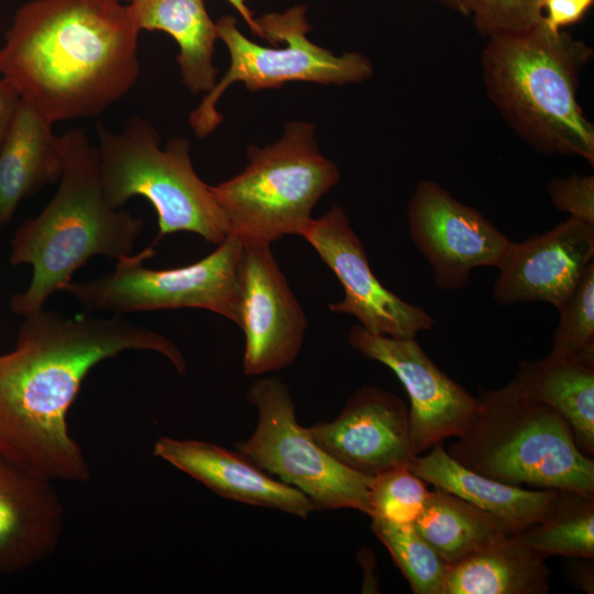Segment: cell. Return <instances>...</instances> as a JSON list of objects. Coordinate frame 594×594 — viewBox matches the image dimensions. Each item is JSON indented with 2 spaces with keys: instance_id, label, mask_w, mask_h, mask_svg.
<instances>
[{
  "instance_id": "obj_1",
  "label": "cell",
  "mask_w": 594,
  "mask_h": 594,
  "mask_svg": "<svg viewBox=\"0 0 594 594\" xmlns=\"http://www.w3.org/2000/svg\"><path fill=\"white\" fill-rule=\"evenodd\" d=\"M130 350L160 353L179 374L186 371L168 338L120 315L68 317L42 308L25 316L14 349L0 354V454L50 481L89 479L67 414L88 373Z\"/></svg>"
},
{
  "instance_id": "obj_2",
  "label": "cell",
  "mask_w": 594,
  "mask_h": 594,
  "mask_svg": "<svg viewBox=\"0 0 594 594\" xmlns=\"http://www.w3.org/2000/svg\"><path fill=\"white\" fill-rule=\"evenodd\" d=\"M139 33L119 0H32L6 32L0 75L52 124L96 117L136 85Z\"/></svg>"
},
{
  "instance_id": "obj_3",
  "label": "cell",
  "mask_w": 594,
  "mask_h": 594,
  "mask_svg": "<svg viewBox=\"0 0 594 594\" xmlns=\"http://www.w3.org/2000/svg\"><path fill=\"white\" fill-rule=\"evenodd\" d=\"M61 139L64 166L58 188L11 241V264L32 266L30 284L10 300L11 310L22 317L42 309L92 256L119 260L133 254L144 227L141 218L106 200L98 151L86 132L74 129Z\"/></svg>"
},
{
  "instance_id": "obj_4",
  "label": "cell",
  "mask_w": 594,
  "mask_h": 594,
  "mask_svg": "<svg viewBox=\"0 0 594 594\" xmlns=\"http://www.w3.org/2000/svg\"><path fill=\"white\" fill-rule=\"evenodd\" d=\"M593 57L585 43L535 25L488 37L482 76L488 98L508 125L536 151L594 164V125L576 98Z\"/></svg>"
},
{
  "instance_id": "obj_5",
  "label": "cell",
  "mask_w": 594,
  "mask_h": 594,
  "mask_svg": "<svg viewBox=\"0 0 594 594\" xmlns=\"http://www.w3.org/2000/svg\"><path fill=\"white\" fill-rule=\"evenodd\" d=\"M476 413L447 453L464 468L514 486L594 492V461L566 421L514 380L480 391Z\"/></svg>"
},
{
  "instance_id": "obj_6",
  "label": "cell",
  "mask_w": 594,
  "mask_h": 594,
  "mask_svg": "<svg viewBox=\"0 0 594 594\" xmlns=\"http://www.w3.org/2000/svg\"><path fill=\"white\" fill-rule=\"evenodd\" d=\"M96 131L102 191L111 207L142 196L157 213L158 239L186 231L217 245L226 240L228 221L211 186L194 169L188 139L173 138L162 150L156 129L139 116L119 132L102 124Z\"/></svg>"
},
{
  "instance_id": "obj_7",
  "label": "cell",
  "mask_w": 594,
  "mask_h": 594,
  "mask_svg": "<svg viewBox=\"0 0 594 594\" xmlns=\"http://www.w3.org/2000/svg\"><path fill=\"white\" fill-rule=\"evenodd\" d=\"M249 164L234 177L211 186L230 229L243 245H271L301 235L318 200L340 179L337 165L319 151L315 127L286 125L276 143L250 145Z\"/></svg>"
},
{
  "instance_id": "obj_8",
  "label": "cell",
  "mask_w": 594,
  "mask_h": 594,
  "mask_svg": "<svg viewBox=\"0 0 594 594\" xmlns=\"http://www.w3.org/2000/svg\"><path fill=\"white\" fill-rule=\"evenodd\" d=\"M244 245L229 234L204 258L182 267L155 270L144 262L155 255L147 246L117 260L114 268L97 278L70 282L62 292L85 312L198 308L220 315L237 326L241 321Z\"/></svg>"
},
{
  "instance_id": "obj_9",
  "label": "cell",
  "mask_w": 594,
  "mask_h": 594,
  "mask_svg": "<svg viewBox=\"0 0 594 594\" xmlns=\"http://www.w3.org/2000/svg\"><path fill=\"white\" fill-rule=\"evenodd\" d=\"M306 11L305 4H298L255 19L264 38L273 45L286 43L285 47H265L252 42L241 33L232 15L216 22L218 38L227 45L231 63L221 80L189 114V124L198 138L208 136L222 122L216 106L224 90L235 81L244 82L250 91H257L279 88L289 81L345 85L363 81L372 75V64L364 55L336 56L314 44L307 37L311 26Z\"/></svg>"
},
{
  "instance_id": "obj_10",
  "label": "cell",
  "mask_w": 594,
  "mask_h": 594,
  "mask_svg": "<svg viewBox=\"0 0 594 594\" xmlns=\"http://www.w3.org/2000/svg\"><path fill=\"white\" fill-rule=\"evenodd\" d=\"M248 399L257 410L253 435L238 451L280 482L297 488L316 510L352 508L370 515L373 475L348 468L301 427L288 386L276 377L255 380Z\"/></svg>"
},
{
  "instance_id": "obj_11",
  "label": "cell",
  "mask_w": 594,
  "mask_h": 594,
  "mask_svg": "<svg viewBox=\"0 0 594 594\" xmlns=\"http://www.w3.org/2000/svg\"><path fill=\"white\" fill-rule=\"evenodd\" d=\"M408 220L410 238L443 290L464 288L474 268L498 267L512 243L480 211L432 180L418 183Z\"/></svg>"
},
{
  "instance_id": "obj_12",
  "label": "cell",
  "mask_w": 594,
  "mask_h": 594,
  "mask_svg": "<svg viewBox=\"0 0 594 594\" xmlns=\"http://www.w3.org/2000/svg\"><path fill=\"white\" fill-rule=\"evenodd\" d=\"M300 237L344 288L343 299L329 305L331 311L353 316L365 330L393 338H415L435 326L422 307L408 304L381 284L342 208L333 206L312 219Z\"/></svg>"
},
{
  "instance_id": "obj_13",
  "label": "cell",
  "mask_w": 594,
  "mask_h": 594,
  "mask_svg": "<svg viewBox=\"0 0 594 594\" xmlns=\"http://www.w3.org/2000/svg\"><path fill=\"white\" fill-rule=\"evenodd\" d=\"M348 341L366 359L391 369L405 387L416 455L468 429L477 409V397L441 371L415 338L372 333L354 324Z\"/></svg>"
},
{
  "instance_id": "obj_14",
  "label": "cell",
  "mask_w": 594,
  "mask_h": 594,
  "mask_svg": "<svg viewBox=\"0 0 594 594\" xmlns=\"http://www.w3.org/2000/svg\"><path fill=\"white\" fill-rule=\"evenodd\" d=\"M241 279L243 372L258 376L283 370L300 352L308 323L271 245H244Z\"/></svg>"
},
{
  "instance_id": "obj_15",
  "label": "cell",
  "mask_w": 594,
  "mask_h": 594,
  "mask_svg": "<svg viewBox=\"0 0 594 594\" xmlns=\"http://www.w3.org/2000/svg\"><path fill=\"white\" fill-rule=\"evenodd\" d=\"M307 430L336 460L369 475L409 466L417 457L411 447L409 408L393 393L375 386L360 387L337 418L316 422Z\"/></svg>"
},
{
  "instance_id": "obj_16",
  "label": "cell",
  "mask_w": 594,
  "mask_h": 594,
  "mask_svg": "<svg viewBox=\"0 0 594 594\" xmlns=\"http://www.w3.org/2000/svg\"><path fill=\"white\" fill-rule=\"evenodd\" d=\"M594 263V226L569 217L551 230L512 242L497 267L501 306L547 301L558 308Z\"/></svg>"
},
{
  "instance_id": "obj_17",
  "label": "cell",
  "mask_w": 594,
  "mask_h": 594,
  "mask_svg": "<svg viewBox=\"0 0 594 594\" xmlns=\"http://www.w3.org/2000/svg\"><path fill=\"white\" fill-rule=\"evenodd\" d=\"M65 526V509L52 481L0 454V576L50 558Z\"/></svg>"
},
{
  "instance_id": "obj_18",
  "label": "cell",
  "mask_w": 594,
  "mask_h": 594,
  "mask_svg": "<svg viewBox=\"0 0 594 594\" xmlns=\"http://www.w3.org/2000/svg\"><path fill=\"white\" fill-rule=\"evenodd\" d=\"M153 452L224 498L301 518L316 510L300 491L275 480L239 451L200 440L161 437Z\"/></svg>"
},
{
  "instance_id": "obj_19",
  "label": "cell",
  "mask_w": 594,
  "mask_h": 594,
  "mask_svg": "<svg viewBox=\"0 0 594 594\" xmlns=\"http://www.w3.org/2000/svg\"><path fill=\"white\" fill-rule=\"evenodd\" d=\"M52 123L20 100L0 148V229L13 218L22 200L59 182L64 155Z\"/></svg>"
},
{
  "instance_id": "obj_20",
  "label": "cell",
  "mask_w": 594,
  "mask_h": 594,
  "mask_svg": "<svg viewBox=\"0 0 594 594\" xmlns=\"http://www.w3.org/2000/svg\"><path fill=\"white\" fill-rule=\"evenodd\" d=\"M435 488L447 491L504 520L517 534L534 525L551 507L558 490L529 491L471 471L446 451L442 442L416 457L408 466Z\"/></svg>"
},
{
  "instance_id": "obj_21",
  "label": "cell",
  "mask_w": 594,
  "mask_h": 594,
  "mask_svg": "<svg viewBox=\"0 0 594 594\" xmlns=\"http://www.w3.org/2000/svg\"><path fill=\"white\" fill-rule=\"evenodd\" d=\"M514 381L552 407L569 425L578 448L594 454V350L520 361Z\"/></svg>"
},
{
  "instance_id": "obj_22",
  "label": "cell",
  "mask_w": 594,
  "mask_h": 594,
  "mask_svg": "<svg viewBox=\"0 0 594 594\" xmlns=\"http://www.w3.org/2000/svg\"><path fill=\"white\" fill-rule=\"evenodd\" d=\"M125 1L140 31H163L177 42L184 85L193 94L209 92L218 74L212 64L218 35L204 0Z\"/></svg>"
},
{
  "instance_id": "obj_23",
  "label": "cell",
  "mask_w": 594,
  "mask_h": 594,
  "mask_svg": "<svg viewBox=\"0 0 594 594\" xmlns=\"http://www.w3.org/2000/svg\"><path fill=\"white\" fill-rule=\"evenodd\" d=\"M546 559L508 537L448 565L446 594H546Z\"/></svg>"
},
{
  "instance_id": "obj_24",
  "label": "cell",
  "mask_w": 594,
  "mask_h": 594,
  "mask_svg": "<svg viewBox=\"0 0 594 594\" xmlns=\"http://www.w3.org/2000/svg\"><path fill=\"white\" fill-rule=\"evenodd\" d=\"M414 525L447 565L517 535L501 518L440 488L429 492Z\"/></svg>"
},
{
  "instance_id": "obj_25",
  "label": "cell",
  "mask_w": 594,
  "mask_h": 594,
  "mask_svg": "<svg viewBox=\"0 0 594 594\" xmlns=\"http://www.w3.org/2000/svg\"><path fill=\"white\" fill-rule=\"evenodd\" d=\"M516 538L544 558H594V492L558 490L540 520Z\"/></svg>"
},
{
  "instance_id": "obj_26",
  "label": "cell",
  "mask_w": 594,
  "mask_h": 594,
  "mask_svg": "<svg viewBox=\"0 0 594 594\" xmlns=\"http://www.w3.org/2000/svg\"><path fill=\"white\" fill-rule=\"evenodd\" d=\"M372 530L387 548L415 594H446L447 563L414 524L372 516Z\"/></svg>"
},
{
  "instance_id": "obj_27",
  "label": "cell",
  "mask_w": 594,
  "mask_h": 594,
  "mask_svg": "<svg viewBox=\"0 0 594 594\" xmlns=\"http://www.w3.org/2000/svg\"><path fill=\"white\" fill-rule=\"evenodd\" d=\"M426 484L408 466L373 475L369 491V516L397 524H415L429 496Z\"/></svg>"
},
{
  "instance_id": "obj_28",
  "label": "cell",
  "mask_w": 594,
  "mask_h": 594,
  "mask_svg": "<svg viewBox=\"0 0 594 594\" xmlns=\"http://www.w3.org/2000/svg\"><path fill=\"white\" fill-rule=\"evenodd\" d=\"M557 309L560 318L549 354L569 356L594 350V263Z\"/></svg>"
},
{
  "instance_id": "obj_29",
  "label": "cell",
  "mask_w": 594,
  "mask_h": 594,
  "mask_svg": "<svg viewBox=\"0 0 594 594\" xmlns=\"http://www.w3.org/2000/svg\"><path fill=\"white\" fill-rule=\"evenodd\" d=\"M472 19L476 30L490 37L530 28L542 19L540 0H441Z\"/></svg>"
},
{
  "instance_id": "obj_30",
  "label": "cell",
  "mask_w": 594,
  "mask_h": 594,
  "mask_svg": "<svg viewBox=\"0 0 594 594\" xmlns=\"http://www.w3.org/2000/svg\"><path fill=\"white\" fill-rule=\"evenodd\" d=\"M552 205L570 217L594 226V177L572 174L548 184Z\"/></svg>"
},
{
  "instance_id": "obj_31",
  "label": "cell",
  "mask_w": 594,
  "mask_h": 594,
  "mask_svg": "<svg viewBox=\"0 0 594 594\" xmlns=\"http://www.w3.org/2000/svg\"><path fill=\"white\" fill-rule=\"evenodd\" d=\"M593 0H540L542 19L552 31H561L563 28L579 22Z\"/></svg>"
},
{
  "instance_id": "obj_32",
  "label": "cell",
  "mask_w": 594,
  "mask_h": 594,
  "mask_svg": "<svg viewBox=\"0 0 594 594\" xmlns=\"http://www.w3.org/2000/svg\"><path fill=\"white\" fill-rule=\"evenodd\" d=\"M21 100L16 89L2 77L0 78V148L7 136L15 110Z\"/></svg>"
},
{
  "instance_id": "obj_33",
  "label": "cell",
  "mask_w": 594,
  "mask_h": 594,
  "mask_svg": "<svg viewBox=\"0 0 594 594\" xmlns=\"http://www.w3.org/2000/svg\"><path fill=\"white\" fill-rule=\"evenodd\" d=\"M568 566V572L572 581L583 591L593 594L594 590V569L593 559L572 558Z\"/></svg>"
},
{
  "instance_id": "obj_34",
  "label": "cell",
  "mask_w": 594,
  "mask_h": 594,
  "mask_svg": "<svg viewBox=\"0 0 594 594\" xmlns=\"http://www.w3.org/2000/svg\"><path fill=\"white\" fill-rule=\"evenodd\" d=\"M242 16V19L246 22V24L250 26L252 32L260 37H264L258 24L256 23L255 19L253 18L252 11L248 8L245 0H227Z\"/></svg>"
}]
</instances>
